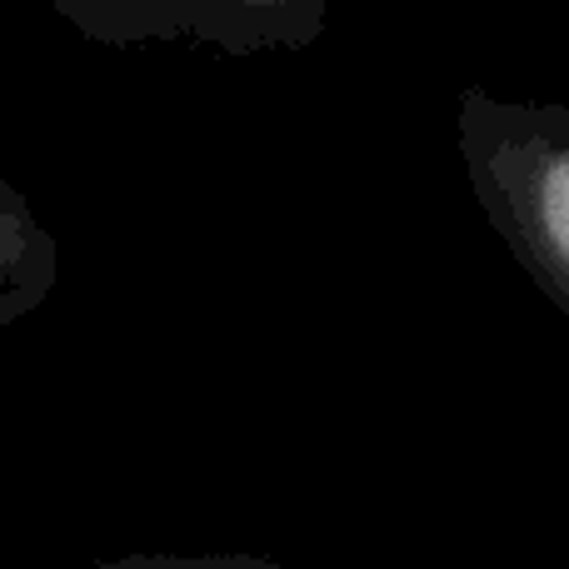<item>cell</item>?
<instances>
[{
    "mask_svg": "<svg viewBox=\"0 0 569 569\" xmlns=\"http://www.w3.org/2000/svg\"><path fill=\"white\" fill-rule=\"evenodd\" d=\"M460 166L495 236L569 320V106L460 90Z\"/></svg>",
    "mask_w": 569,
    "mask_h": 569,
    "instance_id": "6da1fadb",
    "label": "cell"
},
{
    "mask_svg": "<svg viewBox=\"0 0 569 569\" xmlns=\"http://www.w3.org/2000/svg\"><path fill=\"white\" fill-rule=\"evenodd\" d=\"M90 46H210L220 56L305 50L330 26V0H50Z\"/></svg>",
    "mask_w": 569,
    "mask_h": 569,
    "instance_id": "7a4b0ae2",
    "label": "cell"
},
{
    "mask_svg": "<svg viewBox=\"0 0 569 569\" xmlns=\"http://www.w3.org/2000/svg\"><path fill=\"white\" fill-rule=\"evenodd\" d=\"M60 280V246L36 216L26 190L0 170V330L20 325L50 300Z\"/></svg>",
    "mask_w": 569,
    "mask_h": 569,
    "instance_id": "3957f363",
    "label": "cell"
},
{
    "mask_svg": "<svg viewBox=\"0 0 569 569\" xmlns=\"http://www.w3.org/2000/svg\"><path fill=\"white\" fill-rule=\"evenodd\" d=\"M80 569H284L266 555H120V560H100V565H80Z\"/></svg>",
    "mask_w": 569,
    "mask_h": 569,
    "instance_id": "277c9868",
    "label": "cell"
}]
</instances>
